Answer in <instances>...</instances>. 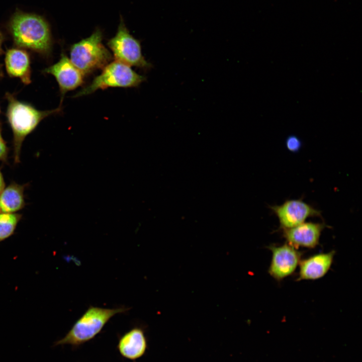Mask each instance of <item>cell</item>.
<instances>
[{
    "label": "cell",
    "mask_w": 362,
    "mask_h": 362,
    "mask_svg": "<svg viewBox=\"0 0 362 362\" xmlns=\"http://www.w3.org/2000/svg\"><path fill=\"white\" fill-rule=\"evenodd\" d=\"M117 348L120 354L125 358L134 361L141 358L147 349L144 329L135 326L125 333L119 338Z\"/></svg>",
    "instance_id": "obj_11"
},
{
    "label": "cell",
    "mask_w": 362,
    "mask_h": 362,
    "mask_svg": "<svg viewBox=\"0 0 362 362\" xmlns=\"http://www.w3.org/2000/svg\"><path fill=\"white\" fill-rule=\"evenodd\" d=\"M268 248L272 254L268 268L270 276L280 282L293 274L301 260V252L287 242L270 245Z\"/></svg>",
    "instance_id": "obj_7"
},
{
    "label": "cell",
    "mask_w": 362,
    "mask_h": 362,
    "mask_svg": "<svg viewBox=\"0 0 362 362\" xmlns=\"http://www.w3.org/2000/svg\"><path fill=\"white\" fill-rule=\"evenodd\" d=\"M5 63L9 76L19 78L26 85L31 82V58L26 50L18 47L7 49Z\"/></svg>",
    "instance_id": "obj_12"
},
{
    "label": "cell",
    "mask_w": 362,
    "mask_h": 362,
    "mask_svg": "<svg viewBox=\"0 0 362 362\" xmlns=\"http://www.w3.org/2000/svg\"><path fill=\"white\" fill-rule=\"evenodd\" d=\"M1 107H0V113H1Z\"/></svg>",
    "instance_id": "obj_21"
},
{
    "label": "cell",
    "mask_w": 362,
    "mask_h": 362,
    "mask_svg": "<svg viewBox=\"0 0 362 362\" xmlns=\"http://www.w3.org/2000/svg\"><path fill=\"white\" fill-rule=\"evenodd\" d=\"M4 40V36L2 33V32L0 31V56H1L3 53H4L3 48H2V45L3 43Z\"/></svg>",
    "instance_id": "obj_19"
},
{
    "label": "cell",
    "mask_w": 362,
    "mask_h": 362,
    "mask_svg": "<svg viewBox=\"0 0 362 362\" xmlns=\"http://www.w3.org/2000/svg\"><path fill=\"white\" fill-rule=\"evenodd\" d=\"M5 99L8 102L6 116L13 132V147L14 163L20 162L22 143L44 118L58 113L61 105L55 109L40 111L34 106L18 100L14 94L7 92Z\"/></svg>",
    "instance_id": "obj_2"
},
{
    "label": "cell",
    "mask_w": 362,
    "mask_h": 362,
    "mask_svg": "<svg viewBox=\"0 0 362 362\" xmlns=\"http://www.w3.org/2000/svg\"><path fill=\"white\" fill-rule=\"evenodd\" d=\"M8 29L18 48L29 49L46 57L51 54L50 29L42 17L17 11L9 21Z\"/></svg>",
    "instance_id": "obj_1"
},
{
    "label": "cell",
    "mask_w": 362,
    "mask_h": 362,
    "mask_svg": "<svg viewBox=\"0 0 362 362\" xmlns=\"http://www.w3.org/2000/svg\"><path fill=\"white\" fill-rule=\"evenodd\" d=\"M54 64L43 70L44 73L52 75L56 79L61 94L60 105L65 94L80 86L84 81V75L64 53Z\"/></svg>",
    "instance_id": "obj_9"
},
{
    "label": "cell",
    "mask_w": 362,
    "mask_h": 362,
    "mask_svg": "<svg viewBox=\"0 0 362 362\" xmlns=\"http://www.w3.org/2000/svg\"><path fill=\"white\" fill-rule=\"evenodd\" d=\"M5 183L3 174L0 169V192L5 188Z\"/></svg>",
    "instance_id": "obj_18"
},
{
    "label": "cell",
    "mask_w": 362,
    "mask_h": 362,
    "mask_svg": "<svg viewBox=\"0 0 362 362\" xmlns=\"http://www.w3.org/2000/svg\"><path fill=\"white\" fill-rule=\"evenodd\" d=\"M107 44L117 61L143 69L151 66L142 53L139 41L130 34L122 17L115 35Z\"/></svg>",
    "instance_id": "obj_6"
},
{
    "label": "cell",
    "mask_w": 362,
    "mask_h": 362,
    "mask_svg": "<svg viewBox=\"0 0 362 362\" xmlns=\"http://www.w3.org/2000/svg\"><path fill=\"white\" fill-rule=\"evenodd\" d=\"M4 76L3 65L0 64V79Z\"/></svg>",
    "instance_id": "obj_20"
},
{
    "label": "cell",
    "mask_w": 362,
    "mask_h": 362,
    "mask_svg": "<svg viewBox=\"0 0 362 362\" xmlns=\"http://www.w3.org/2000/svg\"><path fill=\"white\" fill-rule=\"evenodd\" d=\"M103 33L97 28L88 37L76 42L70 48V60L84 75L103 68L112 56L103 44Z\"/></svg>",
    "instance_id": "obj_4"
},
{
    "label": "cell",
    "mask_w": 362,
    "mask_h": 362,
    "mask_svg": "<svg viewBox=\"0 0 362 362\" xmlns=\"http://www.w3.org/2000/svg\"><path fill=\"white\" fill-rule=\"evenodd\" d=\"M128 310L124 307L106 308L90 306L54 346L69 344L76 348L94 339L114 316Z\"/></svg>",
    "instance_id": "obj_3"
},
{
    "label": "cell",
    "mask_w": 362,
    "mask_h": 362,
    "mask_svg": "<svg viewBox=\"0 0 362 362\" xmlns=\"http://www.w3.org/2000/svg\"><path fill=\"white\" fill-rule=\"evenodd\" d=\"M286 146L290 151L297 152L301 149L302 143L297 137L290 136L286 141Z\"/></svg>",
    "instance_id": "obj_17"
},
{
    "label": "cell",
    "mask_w": 362,
    "mask_h": 362,
    "mask_svg": "<svg viewBox=\"0 0 362 362\" xmlns=\"http://www.w3.org/2000/svg\"><path fill=\"white\" fill-rule=\"evenodd\" d=\"M335 251L314 254L300 261L297 281L315 280L324 277L332 264Z\"/></svg>",
    "instance_id": "obj_13"
},
{
    "label": "cell",
    "mask_w": 362,
    "mask_h": 362,
    "mask_svg": "<svg viewBox=\"0 0 362 362\" xmlns=\"http://www.w3.org/2000/svg\"><path fill=\"white\" fill-rule=\"evenodd\" d=\"M282 229L291 228L311 217H321V212L302 200H289L280 205L269 206Z\"/></svg>",
    "instance_id": "obj_8"
},
{
    "label": "cell",
    "mask_w": 362,
    "mask_h": 362,
    "mask_svg": "<svg viewBox=\"0 0 362 362\" xmlns=\"http://www.w3.org/2000/svg\"><path fill=\"white\" fill-rule=\"evenodd\" d=\"M28 184L12 182L0 192V211L14 213L25 206L24 191Z\"/></svg>",
    "instance_id": "obj_14"
},
{
    "label": "cell",
    "mask_w": 362,
    "mask_h": 362,
    "mask_svg": "<svg viewBox=\"0 0 362 362\" xmlns=\"http://www.w3.org/2000/svg\"><path fill=\"white\" fill-rule=\"evenodd\" d=\"M22 218V215L15 213H0V242L10 237L15 232Z\"/></svg>",
    "instance_id": "obj_15"
},
{
    "label": "cell",
    "mask_w": 362,
    "mask_h": 362,
    "mask_svg": "<svg viewBox=\"0 0 362 362\" xmlns=\"http://www.w3.org/2000/svg\"><path fill=\"white\" fill-rule=\"evenodd\" d=\"M145 80L144 76L136 73L131 66L115 60L106 65L99 75L73 97L85 96L109 87H137Z\"/></svg>",
    "instance_id": "obj_5"
},
{
    "label": "cell",
    "mask_w": 362,
    "mask_h": 362,
    "mask_svg": "<svg viewBox=\"0 0 362 362\" xmlns=\"http://www.w3.org/2000/svg\"><path fill=\"white\" fill-rule=\"evenodd\" d=\"M326 226L324 223L304 222L292 228L283 229V234L287 242L296 248H314L319 244L322 231Z\"/></svg>",
    "instance_id": "obj_10"
},
{
    "label": "cell",
    "mask_w": 362,
    "mask_h": 362,
    "mask_svg": "<svg viewBox=\"0 0 362 362\" xmlns=\"http://www.w3.org/2000/svg\"><path fill=\"white\" fill-rule=\"evenodd\" d=\"M2 123L0 121V162L8 164L9 148L2 135Z\"/></svg>",
    "instance_id": "obj_16"
}]
</instances>
